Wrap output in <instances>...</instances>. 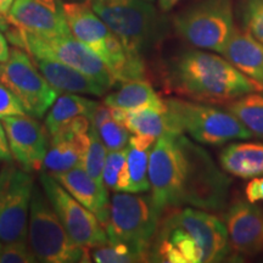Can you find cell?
<instances>
[{
	"instance_id": "obj_1",
	"label": "cell",
	"mask_w": 263,
	"mask_h": 263,
	"mask_svg": "<svg viewBox=\"0 0 263 263\" xmlns=\"http://www.w3.org/2000/svg\"><path fill=\"white\" fill-rule=\"evenodd\" d=\"M151 195L161 212L195 207L209 212L227 207L232 179L196 141L163 134L150 151Z\"/></svg>"
},
{
	"instance_id": "obj_2",
	"label": "cell",
	"mask_w": 263,
	"mask_h": 263,
	"mask_svg": "<svg viewBox=\"0 0 263 263\" xmlns=\"http://www.w3.org/2000/svg\"><path fill=\"white\" fill-rule=\"evenodd\" d=\"M230 254L224 222L205 210L182 207L161 218L150 261L162 263L222 262Z\"/></svg>"
},
{
	"instance_id": "obj_3",
	"label": "cell",
	"mask_w": 263,
	"mask_h": 263,
	"mask_svg": "<svg viewBox=\"0 0 263 263\" xmlns=\"http://www.w3.org/2000/svg\"><path fill=\"white\" fill-rule=\"evenodd\" d=\"M167 91L205 104H224L263 84L240 72L226 58L201 50H186L171 59L162 71Z\"/></svg>"
},
{
	"instance_id": "obj_4",
	"label": "cell",
	"mask_w": 263,
	"mask_h": 263,
	"mask_svg": "<svg viewBox=\"0 0 263 263\" xmlns=\"http://www.w3.org/2000/svg\"><path fill=\"white\" fill-rule=\"evenodd\" d=\"M87 2L136 60L145 62L147 55L166 37V18L147 0Z\"/></svg>"
},
{
	"instance_id": "obj_5",
	"label": "cell",
	"mask_w": 263,
	"mask_h": 263,
	"mask_svg": "<svg viewBox=\"0 0 263 263\" xmlns=\"http://www.w3.org/2000/svg\"><path fill=\"white\" fill-rule=\"evenodd\" d=\"M66 21L72 35L106 65L117 83L147 80L146 62L130 58L114 32L87 3H64Z\"/></svg>"
},
{
	"instance_id": "obj_6",
	"label": "cell",
	"mask_w": 263,
	"mask_h": 263,
	"mask_svg": "<svg viewBox=\"0 0 263 263\" xmlns=\"http://www.w3.org/2000/svg\"><path fill=\"white\" fill-rule=\"evenodd\" d=\"M162 215L151 194L116 192L110 199L104 229L108 241L129 245L150 261L151 245Z\"/></svg>"
},
{
	"instance_id": "obj_7",
	"label": "cell",
	"mask_w": 263,
	"mask_h": 263,
	"mask_svg": "<svg viewBox=\"0 0 263 263\" xmlns=\"http://www.w3.org/2000/svg\"><path fill=\"white\" fill-rule=\"evenodd\" d=\"M27 241L38 262L74 263L90 262L89 248L74 242L44 190L34 186L29 209Z\"/></svg>"
},
{
	"instance_id": "obj_8",
	"label": "cell",
	"mask_w": 263,
	"mask_h": 263,
	"mask_svg": "<svg viewBox=\"0 0 263 263\" xmlns=\"http://www.w3.org/2000/svg\"><path fill=\"white\" fill-rule=\"evenodd\" d=\"M164 101L178 133H186L202 145H223L252 137L248 128L228 110L180 98H170Z\"/></svg>"
},
{
	"instance_id": "obj_9",
	"label": "cell",
	"mask_w": 263,
	"mask_h": 263,
	"mask_svg": "<svg viewBox=\"0 0 263 263\" xmlns=\"http://www.w3.org/2000/svg\"><path fill=\"white\" fill-rule=\"evenodd\" d=\"M173 27L193 47L222 54L235 27L232 0H201L174 16Z\"/></svg>"
},
{
	"instance_id": "obj_10",
	"label": "cell",
	"mask_w": 263,
	"mask_h": 263,
	"mask_svg": "<svg viewBox=\"0 0 263 263\" xmlns=\"http://www.w3.org/2000/svg\"><path fill=\"white\" fill-rule=\"evenodd\" d=\"M34 64L24 49H10L8 61L0 64V81L18 98L27 115L43 118L57 101L59 91L49 84Z\"/></svg>"
},
{
	"instance_id": "obj_11",
	"label": "cell",
	"mask_w": 263,
	"mask_h": 263,
	"mask_svg": "<svg viewBox=\"0 0 263 263\" xmlns=\"http://www.w3.org/2000/svg\"><path fill=\"white\" fill-rule=\"evenodd\" d=\"M25 50L32 58L51 59L64 62L97 81L107 90L117 83L106 65L83 43L72 37V34L44 37L25 31Z\"/></svg>"
},
{
	"instance_id": "obj_12",
	"label": "cell",
	"mask_w": 263,
	"mask_h": 263,
	"mask_svg": "<svg viewBox=\"0 0 263 263\" xmlns=\"http://www.w3.org/2000/svg\"><path fill=\"white\" fill-rule=\"evenodd\" d=\"M34 182L31 174L8 162L0 171V241L27 239Z\"/></svg>"
},
{
	"instance_id": "obj_13",
	"label": "cell",
	"mask_w": 263,
	"mask_h": 263,
	"mask_svg": "<svg viewBox=\"0 0 263 263\" xmlns=\"http://www.w3.org/2000/svg\"><path fill=\"white\" fill-rule=\"evenodd\" d=\"M39 182L52 209L74 242L89 249L107 244V234L97 216L77 201L50 173H41Z\"/></svg>"
},
{
	"instance_id": "obj_14",
	"label": "cell",
	"mask_w": 263,
	"mask_h": 263,
	"mask_svg": "<svg viewBox=\"0 0 263 263\" xmlns=\"http://www.w3.org/2000/svg\"><path fill=\"white\" fill-rule=\"evenodd\" d=\"M12 157L27 172L42 171L50 140L49 132L29 115L2 120Z\"/></svg>"
},
{
	"instance_id": "obj_15",
	"label": "cell",
	"mask_w": 263,
	"mask_h": 263,
	"mask_svg": "<svg viewBox=\"0 0 263 263\" xmlns=\"http://www.w3.org/2000/svg\"><path fill=\"white\" fill-rule=\"evenodd\" d=\"M6 17L24 31L44 37L72 34L60 0H14Z\"/></svg>"
},
{
	"instance_id": "obj_16",
	"label": "cell",
	"mask_w": 263,
	"mask_h": 263,
	"mask_svg": "<svg viewBox=\"0 0 263 263\" xmlns=\"http://www.w3.org/2000/svg\"><path fill=\"white\" fill-rule=\"evenodd\" d=\"M230 251L255 256L263 251V210L244 200L229 206L224 215Z\"/></svg>"
},
{
	"instance_id": "obj_17",
	"label": "cell",
	"mask_w": 263,
	"mask_h": 263,
	"mask_svg": "<svg viewBox=\"0 0 263 263\" xmlns=\"http://www.w3.org/2000/svg\"><path fill=\"white\" fill-rule=\"evenodd\" d=\"M82 205L97 216L101 226L106 224L110 212V199L105 184L95 180L83 167L78 166L62 173L51 174Z\"/></svg>"
},
{
	"instance_id": "obj_18",
	"label": "cell",
	"mask_w": 263,
	"mask_h": 263,
	"mask_svg": "<svg viewBox=\"0 0 263 263\" xmlns=\"http://www.w3.org/2000/svg\"><path fill=\"white\" fill-rule=\"evenodd\" d=\"M32 59L45 80L59 93L90 94L95 97H103L106 91H108L97 81L91 80L87 74L82 73L81 71L76 70L64 62L44 58Z\"/></svg>"
},
{
	"instance_id": "obj_19",
	"label": "cell",
	"mask_w": 263,
	"mask_h": 263,
	"mask_svg": "<svg viewBox=\"0 0 263 263\" xmlns=\"http://www.w3.org/2000/svg\"><path fill=\"white\" fill-rule=\"evenodd\" d=\"M112 108V116L134 134H144L159 139L163 134H180L174 127L166 101L163 105H149L134 110Z\"/></svg>"
},
{
	"instance_id": "obj_20",
	"label": "cell",
	"mask_w": 263,
	"mask_h": 263,
	"mask_svg": "<svg viewBox=\"0 0 263 263\" xmlns=\"http://www.w3.org/2000/svg\"><path fill=\"white\" fill-rule=\"evenodd\" d=\"M222 55L245 76L263 84V44L235 26Z\"/></svg>"
},
{
	"instance_id": "obj_21",
	"label": "cell",
	"mask_w": 263,
	"mask_h": 263,
	"mask_svg": "<svg viewBox=\"0 0 263 263\" xmlns=\"http://www.w3.org/2000/svg\"><path fill=\"white\" fill-rule=\"evenodd\" d=\"M219 164L227 173L242 179L263 176V143L241 141L226 146Z\"/></svg>"
},
{
	"instance_id": "obj_22",
	"label": "cell",
	"mask_w": 263,
	"mask_h": 263,
	"mask_svg": "<svg viewBox=\"0 0 263 263\" xmlns=\"http://www.w3.org/2000/svg\"><path fill=\"white\" fill-rule=\"evenodd\" d=\"M89 145V134L83 133L71 138L51 137L43 168L50 174L62 173L82 166L84 154Z\"/></svg>"
},
{
	"instance_id": "obj_23",
	"label": "cell",
	"mask_w": 263,
	"mask_h": 263,
	"mask_svg": "<svg viewBox=\"0 0 263 263\" xmlns=\"http://www.w3.org/2000/svg\"><path fill=\"white\" fill-rule=\"evenodd\" d=\"M103 103L110 107L129 111L149 105H163L164 100L160 98L149 81L134 80L122 82L117 90L105 97Z\"/></svg>"
},
{
	"instance_id": "obj_24",
	"label": "cell",
	"mask_w": 263,
	"mask_h": 263,
	"mask_svg": "<svg viewBox=\"0 0 263 263\" xmlns=\"http://www.w3.org/2000/svg\"><path fill=\"white\" fill-rule=\"evenodd\" d=\"M151 150H138L127 145V162L118 177L115 192L147 193L150 192L149 159Z\"/></svg>"
},
{
	"instance_id": "obj_25",
	"label": "cell",
	"mask_w": 263,
	"mask_h": 263,
	"mask_svg": "<svg viewBox=\"0 0 263 263\" xmlns=\"http://www.w3.org/2000/svg\"><path fill=\"white\" fill-rule=\"evenodd\" d=\"M98 101L80 97L77 94L67 93L57 99L45 117L44 126L50 134V138L58 133L59 129L77 116H88L91 114Z\"/></svg>"
},
{
	"instance_id": "obj_26",
	"label": "cell",
	"mask_w": 263,
	"mask_h": 263,
	"mask_svg": "<svg viewBox=\"0 0 263 263\" xmlns=\"http://www.w3.org/2000/svg\"><path fill=\"white\" fill-rule=\"evenodd\" d=\"M263 90L252 91L227 104V110L232 112L252 137L263 140Z\"/></svg>"
},
{
	"instance_id": "obj_27",
	"label": "cell",
	"mask_w": 263,
	"mask_h": 263,
	"mask_svg": "<svg viewBox=\"0 0 263 263\" xmlns=\"http://www.w3.org/2000/svg\"><path fill=\"white\" fill-rule=\"evenodd\" d=\"M90 258L97 263H132L147 262V258L138 250L123 242H110L91 248Z\"/></svg>"
},
{
	"instance_id": "obj_28",
	"label": "cell",
	"mask_w": 263,
	"mask_h": 263,
	"mask_svg": "<svg viewBox=\"0 0 263 263\" xmlns=\"http://www.w3.org/2000/svg\"><path fill=\"white\" fill-rule=\"evenodd\" d=\"M88 134H89V145L85 151L81 167H83L98 183L104 184L103 170L108 150L101 140L97 129L90 127Z\"/></svg>"
},
{
	"instance_id": "obj_29",
	"label": "cell",
	"mask_w": 263,
	"mask_h": 263,
	"mask_svg": "<svg viewBox=\"0 0 263 263\" xmlns=\"http://www.w3.org/2000/svg\"><path fill=\"white\" fill-rule=\"evenodd\" d=\"M239 15L245 31L263 44V0H242Z\"/></svg>"
},
{
	"instance_id": "obj_30",
	"label": "cell",
	"mask_w": 263,
	"mask_h": 263,
	"mask_svg": "<svg viewBox=\"0 0 263 263\" xmlns=\"http://www.w3.org/2000/svg\"><path fill=\"white\" fill-rule=\"evenodd\" d=\"M97 130L108 151L124 149L129 143L130 136L128 128L114 117L105 121Z\"/></svg>"
},
{
	"instance_id": "obj_31",
	"label": "cell",
	"mask_w": 263,
	"mask_h": 263,
	"mask_svg": "<svg viewBox=\"0 0 263 263\" xmlns=\"http://www.w3.org/2000/svg\"><path fill=\"white\" fill-rule=\"evenodd\" d=\"M127 162V146L121 150L108 151L103 170V182L107 189H116L118 177Z\"/></svg>"
},
{
	"instance_id": "obj_32",
	"label": "cell",
	"mask_w": 263,
	"mask_h": 263,
	"mask_svg": "<svg viewBox=\"0 0 263 263\" xmlns=\"http://www.w3.org/2000/svg\"><path fill=\"white\" fill-rule=\"evenodd\" d=\"M38 262L33 255L27 239L10 241L2 248L0 263H33Z\"/></svg>"
},
{
	"instance_id": "obj_33",
	"label": "cell",
	"mask_w": 263,
	"mask_h": 263,
	"mask_svg": "<svg viewBox=\"0 0 263 263\" xmlns=\"http://www.w3.org/2000/svg\"><path fill=\"white\" fill-rule=\"evenodd\" d=\"M27 115L18 98L0 81V120L10 116Z\"/></svg>"
},
{
	"instance_id": "obj_34",
	"label": "cell",
	"mask_w": 263,
	"mask_h": 263,
	"mask_svg": "<svg viewBox=\"0 0 263 263\" xmlns=\"http://www.w3.org/2000/svg\"><path fill=\"white\" fill-rule=\"evenodd\" d=\"M245 196L251 203L263 201V176L251 178L245 188Z\"/></svg>"
},
{
	"instance_id": "obj_35",
	"label": "cell",
	"mask_w": 263,
	"mask_h": 263,
	"mask_svg": "<svg viewBox=\"0 0 263 263\" xmlns=\"http://www.w3.org/2000/svg\"><path fill=\"white\" fill-rule=\"evenodd\" d=\"M156 138L144 134H134L129 137V145L136 147L138 150H151L155 145Z\"/></svg>"
},
{
	"instance_id": "obj_36",
	"label": "cell",
	"mask_w": 263,
	"mask_h": 263,
	"mask_svg": "<svg viewBox=\"0 0 263 263\" xmlns=\"http://www.w3.org/2000/svg\"><path fill=\"white\" fill-rule=\"evenodd\" d=\"M12 159L11 150H10L8 137H6L5 128L3 123L0 122V161H5V162H10Z\"/></svg>"
},
{
	"instance_id": "obj_37",
	"label": "cell",
	"mask_w": 263,
	"mask_h": 263,
	"mask_svg": "<svg viewBox=\"0 0 263 263\" xmlns=\"http://www.w3.org/2000/svg\"><path fill=\"white\" fill-rule=\"evenodd\" d=\"M10 57V49L8 45V41H6L4 35H3L2 31H0V64L2 62L8 61Z\"/></svg>"
},
{
	"instance_id": "obj_38",
	"label": "cell",
	"mask_w": 263,
	"mask_h": 263,
	"mask_svg": "<svg viewBox=\"0 0 263 263\" xmlns=\"http://www.w3.org/2000/svg\"><path fill=\"white\" fill-rule=\"evenodd\" d=\"M180 0H159V6L162 12L170 11L171 9H173Z\"/></svg>"
},
{
	"instance_id": "obj_39",
	"label": "cell",
	"mask_w": 263,
	"mask_h": 263,
	"mask_svg": "<svg viewBox=\"0 0 263 263\" xmlns=\"http://www.w3.org/2000/svg\"><path fill=\"white\" fill-rule=\"evenodd\" d=\"M14 0H0V16H6L11 9Z\"/></svg>"
},
{
	"instance_id": "obj_40",
	"label": "cell",
	"mask_w": 263,
	"mask_h": 263,
	"mask_svg": "<svg viewBox=\"0 0 263 263\" xmlns=\"http://www.w3.org/2000/svg\"><path fill=\"white\" fill-rule=\"evenodd\" d=\"M2 248H3V246H2V244H0V252H2Z\"/></svg>"
},
{
	"instance_id": "obj_41",
	"label": "cell",
	"mask_w": 263,
	"mask_h": 263,
	"mask_svg": "<svg viewBox=\"0 0 263 263\" xmlns=\"http://www.w3.org/2000/svg\"><path fill=\"white\" fill-rule=\"evenodd\" d=\"M147 2H153V0H147Z\"/></svg>"
}]
</instances>
